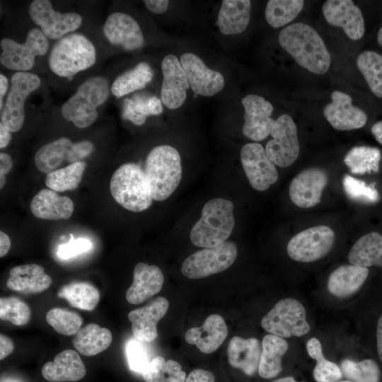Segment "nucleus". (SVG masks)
<instances>
[{
	"instance_id": "1",
	"label": "nucleus",
	"mask_w": 382,
	"mask_h": 382,
	"mask_svg": "<svg viewBox=\"0 0 382 382\" xmlns=\"http://www.w3.org/2000/svg\"><path fill=\"white\" fill-rule=\"evenodd\" d=\"M279 42L301 67L316 74L328 71L330 53L322 37L311 25L303 23L288 25L279 33Z\"/></svg>"
},
{
	"instance_id": "2",
	"label": "nucleus",
	"mask_w": 382,
	"mask_h": 382,
	"mask_svg": "<svg viewBox=\"0 0 382 382\" xmlns=\"http://www.w3.org/2000/svg\"><path fill=\"white\" fill-rule=\"evenodd\" d=\"M144 173L153 199H166L176 190L182 178L178 151L170 145L153 148L146 157Z\"/></svg>"
},
{
	"instance_id": "3",
	"label": "nucleus",
	"mask_w": 382,
	"mask_h": 382,
	"mask_svg": "<svg viewBox=\"0 0 382 382\" xmlns=\"http://www.w3.org/2000/svg\"><path fill=\"white\" fill-rule=\"evenodd\" d=\"M233 204L227 199L214 198L204 205L200 219L190 231L192 244L204 248L224 243L235 224Z\"/></svg>"
},
{
	"instance_id": "4",
	"label": "nucleus",
	"mask_w": 382,
	"mask_h": 382,
	"mask_svg": "<svg viewBox=\"0 0 382 382\" xmlns=\"http://www.w3.org/2000/svg\"><path fill=\"white\" fill-rule=\"evenodd\" d=\"M110 91L111 87L105 77L88 78L62 105V117L79 128L89 127L97 120V108L108 100Z\"/></svg>"
},
{
	"instance_id": "5",
	"label": "nucleus",
	"mask_w": 382,
	"mask_h": 382,
	"mask_svg": "<svg viewBox=\"0 0 382 382\" xmlns=\"http://www.w3.org/2000/svg\"><path fill=\"white\" fill-rule=\"evenodd\" d=\"M96 61L94 45L80 33H70L58 40L48 58L51 71L59 76L66 78L90 68Z\"/></svg>"
},
{
	"instance_id": "6",
	"label": "nucleus",
	"mask_w": 382,
	"mask_h": 382,
	"mask_svg": "<svg viewBox=\"0 0 382 382\" xmlns=\"http://www.w3.org/2000/svg\"><path fill=\"white\" fill-rule=\"evenodd\" d=\"M110 190L116 202L131 212L144 211L152 204L144 170L136 163H125L115 171L110 179Z\"/></svg>"
},
{
	"instance_id": "7",
	"label": "nucleus",
	"mask_w": 382,
	"mask_h": 382,
	"mask_svg": "<svg viewBox=\"0 0 382 382\" xmlns=\"http://www.w3.org/2000/svg\"><path fill=\"white\" fill-rule=\"evenodd\" d=\"M261 326L270 334L282 338L301 337L310 330L306 310L297 299L279 301L261 320Z\"/></svg>"
},
{
	"instance_id": "8",
	"label": "nucleus",
	"mask_w": 382,
	"mask_h": 382,
	"mask_svg": "<svg viewBox=\"0 0 382 382\" xmlns=\"http://www.w3.org/2000/svg\"><path fill=\"white\" fill-rule=\"evenodd\" d=\"M1 53L0 62L6 68L26 71L31 69L37 56L45 54L49 49L47 37L40 29H30L23 43L4 37L0 42Z\"/></svg>"
},
{
	"instance_id": "9",
	"label": "nucleus",
	"mask_w": 382,
	"mask_h": 382,
	"mask_svg": "<svg viewBox=\"0 0 382 382\" xmlns=\"http://www.w3.org/2000/svg\"><path fill=\"white\" fill-rule=\"evenodd\" d=\"M238 250L235 243L225 241L216 247L204 248L188 256L183 262L181 272L189 279H201L230 267L235 262Z\"/></svg>"
},
{
	"instance_id": "10",
	"label": "nucleus",
	"mask_w": 382,
	"mask_h": 382,
	"mask_svg": "<svg viewBox=\"0 0 382 382\" xmlns=\"http://www.w3.org/2000/svg\"><path fill=\"white\" fill-rule=\"evenodd\" d=\"M38 76L28 71H17L11 79L6 100L1 110V123L10 132H16L25 120V102L29 95L40 86Z\"/></svg>"
},
{
	"instance_id": "11",
	"label": "nucleus",
	"mask_w": 382,
	"mask_h": 382,
	"mask_svg": "<svg viewBox=\"0 0 382 382\" xmlns=\"http://www.w3.org/2000/svg\"><path fill=\"white\" fill-rule=\"evenodd\" d=\"M335 241V233L328 226L319 225L305 229L294 236L286 247L294 260L312 262L325 256Z\"/></svg>"
},
{
	"instance_id": "12",
	"label": "nucleus",
	"mask_w": 382,
	"mask_h": 382,
	"mask_svg": "<svg viewBox=\"0 0 382 382\" xmlns=\"http://www.w3.org/2000/svg\"><path fill=\"white\" fill-rule=\"evenodd\" d=\"M270 134L273 139L265 146L270 160L281 168L292 165L300 150L297 127L292 117L287 114L280 115L274 120Z\"/></svg>"
},
{
	"instance_id": "13",
	"label": "nucleus",
	"mask_w": 382,
	"mask_h": 382,
	"mask_svg": "<svg viewBox=\"0 0 382 382\" xmlns=\"http://www.w3.org/2000/svg\"><path fill=\"white\" fill-rule=\"evenodd\" d=\"M28 12L31 20L51 40H59L70 34L77 30L82 23V17L79 13L57 12L48 0L33 1Z\"/></svg>"
},
{
	"instance_id": "14",
	"label": "nucleus",
	"mask_w": 382,
	"mask_h": 382,
	"mask_svg": "<svg viewBox=\"0 0 382 382\" xmlns=\"http://www.w3.org/2000/svg\"><path fill=\"white\" fill-rule=\"evenodd\" d=\"M241 161L246 177L255 190L265 191L277 181L275 165L260 144H245L241 150Z\"/></svg>"
},
{
	"instance_id": "15",
	"label": "nucleus",
	"mask_w": 382,
	"mask_h": 382,
	"mask_svg": "<svg viewBox=\"0 0 382 382\" xmlns=\"http://www.w3.org/2000/svg\"><path fill=\"white\" fill-rule=\"evenodd\" d=\"M245 109L244 136L255 141H260L270 134L274 120L271 118L274 110L272 105L263 97L249 94L241 100Z\"/></svg>"
},
{
	"instance_id": "16",
	"label": "nucleus",
	"mask_w": 382,
	"mask_h": 382,
	"mask_svg": "<svg viewBox=\"0 0 382 382\" xmlns=\"http://www.w3.org/2000/svg\"><path fill=\"white\" fill-rule=\"evenodd\" d=\"M180 62L187 81L195 95L212 96L224 87L222 74L209 69L203 61L193 53H184Z\"/></svg>"
},
{
	"instance_id": "17",
	"label": "nucleus",
	"mask_w": 382,
	"mask_h": 382,
	"mask_svg": "<svg viewBox=\"0 0 382 382\" xmlns=\"http://www.w3.org/2000/svg\"><path fill=\"white\" fill-rule=\"evenodd\" d=\"M328 180L327 173L318 168L305 169L296 175L289 185L292 202L301 208H311L321 201L323 191Z\"/></svg>"
},
{
	"instance_id": "18",
	"label": "nucleus",
	"mask_w": 382,
	"mask_h": 382,
	"mask_svg": "<svg viewBox=\"0 0 382 382\" xmlns=\"http://www.w3.org/2000/svg\"><path fill=\"white\" fill-rule=\"evenodd\" d=\"M163 81L161 101L169 109H177L185 101L190 85L179 59L174 54L166 55L161 62Z\"/></svg>"
},
{
	"instance_id": "19",
	"label": "nucleus",
	"mask_w": 382,
	"mask_h": 382,
	"mask_svg": "<svg viewBox=\"0 0 382 382\" xmlns=\"http://www.w3.org/2000/svg\"><path fill=\"white\" fill-rule=\"evenodd\" d=\"M326 21L340 27L353 40L362 37L365 31L364 21L360 8L351 0H328L322 8Z\"/></svg>"
},
{
	"instance_id": "20",
	"label": "nucleus",
	"mask_w": 382,
	"mask_h": 382,
	"mask_svg": "<svg viewBox=\"0 0 382 382\" xmlns=\"http://www.w3.org/2000/svg\"><path fill=\"white\" fill-rule=\"evenodd\" d=\"M331 103L323 109V114L330 125L337 130H352L364 127L366 114L352 103L347 93L335 91L331 93Z\"/></svg>"
},
{
	"instance_id": "21",
	"label": "nucleus",
	"mask_w": 382,
	"mask_h": 382,
	"mask_svg": "<svg viewBox=\"0 0 382 382\" xmlns=\"http://www.w3.org/2000/svg\"><path fill=\"white\" fill-rule=\"evenodd\" d=\"M168 307V299L158 296L144 306L130 311L128 319L134 338L143 342L154 341L158 336L157 323L166 315Z\"/></svg>"
},
{
	"instance_id": "22",
	"label": "nucleus",
	"mask_w": 382,
	"mask_h": 382,
	"mask_svg": "<svg viewBox=\"0 0 382 382\" xmlns=\"http://www.w3.org/2000/svg\"><path fill=\"white\" fill-rule=\"evenodd\" d=\"M103 33L112 45L120 46L127 51L138 50L144 42L139 24L125 13L110 14L105 21Z\"/></svg>"
},
{
	"instance_id": "23",
	"label": "nucleus",
	"mask_w": 382,
	"mask_h": 382,
	"mask_svg": "<svg viewBox=\"0 0 382 382\" xmlns=\"http://www.w3.org/2000/svg\"><path fill=\"white\" fill-rule=\"evenodd\" d=\"M164 281L161 269L144 262L137 263L133 272V282L126 292V299L132 304H140L158 293Z\"/></svg>"
},
{
	"instance_id": "24",
	"label": "nucleus",
	"mask_w": 382,
	"mask_h": 382,
	"mask_svg": "<svg viewBox=\"0 0 382 382\" xmlns=\"http://www.w3.org/2000/svg\"><path fill=\"white\" fill-rule=\"evenodd\" d=\"M227 335L228 328L224 319L219 315L213 314L206 318L201 327L187 330L185 339L202 353L211 354L222 345Z\"/></svg>"
},
{
	"instance_id": "25",
	"label": "nucleus",
	"mask_w": 382,
	"mask_h": 382,
	"mask_svg": "<svg viewBox=\"0 0 382 382\" xmlns=\"http://www.w3.org/2000/svg\"><path fill=\"white\" fill-rule=\"evenodd\" d=\"M41 371L44 378L50 382L77 381L86 374L80 356L73 349H65L59 353L53 361L42 366Z\"/></svg>"
},
{
	"instance_id": "26",
	"label": "nucleus",
	"mask_w": 382,
	"mask_h": 382,
	"mask_svg": "<svg viewBox=\"0 0 382 382\" xmlns=\"http://www.w3.org/2000/svg\"><path fill=\"white\" fill-rule=\"evenodd\" d=\"M52 278L37 264L18 265L9 272L6 281L8 289L25 294H37L47 289Z\"/></svg>"
},
{
	"instance_id": "27",
	"label": "nucleus",
	"mask_w": 382,
	"mask_h": 382,
	"mask_svg": "<svg viewBox=\"0 0 382 382\" xmlns=\"http://www.w3.org/2000/svg\"><path fill=\"white\" fill-rule=\"evenodd\" d=\"M262 345L255 337H233L228 345V364L247 376H253L258 369Z\"/></svg>"
},
{
	"instance_id": "28",
	"label": "nucleus",
	"mask_w": 382,
	"mask_h": 382,
	"mask_svg": "<svg viewBox=\"0 0 382 382\" xmlns=\"http://www.w3.org/2000/svg\"><path fill=\"white\" fill-rule=\"evenodd\" d=\"M30 211L40 219H68L73 214L74 203L68 197L60 196L49 188L42 189L31 200Z\"/></svg>"
},
{
	"instance_id": "29",
	"label": "nucleus",
	"mask_w": 382,
	"mask_h": 382,
	"mask_svg": "<svg viewBox=\"0 0 382 382\" xmlns=\"http://www.w3.org/2000/svg\"><path fill=\"white\" fill-rule=\"evenodd\" d=\"M369 275L365 267L345 265L333 270L328 280V290L335 297L345 299L355 294L362 286Z\"/></svg>"
},
{
	"instance_id": "30",
	"label": "nucleus",
	"mask_w": 382,
	"mask_h": 382,
	"mask_svg": "<svg viewBox=\"0 0 382 382\" xmlns=\"http://www.w3.org/2000/svg\"><path fill=\"white\" fill-rule=\"evenodd\" d=\"M249 0H224L218 14V26L224 35L242 33L247 28L250 16Z\"/></svg>"
},
{
	"instance_id": "31",
	"label": "nucleus",
	"mask_w": 382,
	"mask_h": 382,
	"mask_svg": "<svg viewBox=\"0 0 382 382\" xmlns=\"http://www.w3.org/2000/svg\"><path fill=\"white\" fill-rule=\"evenodd\" d=\"M289 347L287 342L272 334L266 335L262 341V352L258 374L264 378H272L282 371V358Z\"/></svg>"
},
{
	"instance_id": "32",
	"label": "nucleus",
	"mask_w": 382,
	"mask_h": 382,
	"mask_svg": "<svg viewBox=\"0 0 382 382\" xmlns=\"http://www.w3.org/2000/svg\"><path fill=\"white\" fill-rule=\"evenodd\" d=\"M112 340L110 330L90 323L79 330L72 339V344L81 354L91 357L105 350Z\"/></svg>"
},
{
	"instance_id": "33",
	"label": "nucleus",
	"mask_w": 382,
	"mask_h": 382,
	"mask_svg": "<svg viewBox=\"0 0 382 382\" xmlns=\"http://www.w3.org/2000/svg\"><path fill=\"white\" fill-rule=\"evenodd\" d=\"M348 260L352 265L367 268L382 267V235L371 232L359 238L350 249Z\"/></svg>"
},
{
	"instance_id": "34",
	"label": "nucleus",
	"mask_w": 382,
	"mask_h": 382,
	"mask_svg": "<svg viewBox=\"0 0 382 382\" xmlns=\"http://www.w3.org/2000/svg\"><path fill=\"white\" fill-rule=\"evenodd\" d=\"M74 143L68 138L62 137L41 146L35 153V165L44 173L57 169L69 156Z\"/></svg>"
},
{
	"instance_id": "35",
	"label": "nucleus",
	"mask_w": 382,
	"mask_h": 382,
	"mask_svg": "<svg viewBox=\"0 0 382 382\" xmlns=\"http://www.w3.org/2000/svg\"><path fill=\"white\" fill-rule=\"evenodd\" d=\"M154 72L145 62L117 76L111 86V93L117 98L144 88L153 79Z\"/></svg>"
},
{
	"instance_id": "36",
	"label": "nucleus",
	"mask_w": 382,
	"mask_h": 382,
	"mask_svg": "<svg viewBox=\"0 0 382 382\" xmlns=\"http://www.w3.org/2000/svg\"><path fill=\"white\" fill-rule=\"evenodd\" d=\"M57 296L66 300L71 306L93 311L100 300V292L93 284L86 282H74L62 286Z\"/></svg>"
},
{
	"instance_id": "37",
	"label": "nucleus",
	"mask_w": 382,
	"mask_h": 382,
	"mask_svg": "<svg viewBox=\"0 0 382 382\" xmlns=\"http://www.w3.org/2000/svg\"><path fill=\"white\" fill-rule=\"evenodd\" d=\"M162 112L161 100L158 98L136 95L132 99L127 98L123 100L122 117L139 126L144 124L147 117Z\"/></svg>"
},
{
	"instance_id": "38",
	"label": "nucleus",
	"mask_w": 382,
	"mask_h": 382,
	"mask_svg": "<svg viewBox=\"0 0 382 382\" xmlns=\"http://www.w3.org/2000/svg\"><path fill=\"white\" fill-rule=\"evenodd\" d=\"M381 154L379 149L366 146L352 148L344 158V163L355 175L377 173Z\"/></svg>"
},
{
	"instance_id": "39",
	"label": "nucleus",
	"mask_w": 382,
	"mask_h": 382,
	"mask_svg": "<svg viewBox=\"0 0 382 382\" xmlns=\"http://www.w3.org/2000/svg\"><path fill=\"white\" fill-rule=\"evenodd\" d=\"M145 382H185L186 375L175 360L155 357L141 374Z\"/></svg>"
},
{
	"instance_id": "40",
	"label": "nucleus",
	"mask_w": 382,
	"mask_h": 382,
	"mask_svg": "<svg viewBox=\"0 0 382 382\" xmlns=\"http://www.w3.org/2000/svg\"><path fill=\"white\" fill-rule=\"evenodd\" d=\"M86 166V163L81 161L58 168L47 174L45 184L55 192L75 190L81 181Z\"/></svg>"
},
{
	"instance_id": "41",
	"label": "nucleus",
	"mask_w": 382,
	"mask_h": 382,
	"mask_svg": "<svg viewBox=\"0 0 382 382\" xmlns=\"http://www.w3.org/2000/svg\"><path fill=\"white\" fill-rule=\"evenodd\" d=\"M306 350L308 355L316 361L313 378L317 382H336L342 378L341 369L335 363L326 359L320 342L317 338L312 337L307 341Z\"/></svg>"
},
{
	"instance_id": "42",
	"label": "nucleus",
	"mask_w": 382,
	"mask_h": 382,
	"mask_svg": "<svg viewBox=\"0 0 382 382\" xmlns=\"http://www.w3.org/2000/svg\"><path fill=\"white\" fill-rule=\"evenodd\" d=\"M303 6V0H270L265 11V19L270 26L280 28L293 21Z\"/></svg>"
},
{
	"instance_id": "43",
	"label": "nucleus",
	"mask_w": 382,
	"mask_h": 382,
	"mask_svg": "<svg viewBox=\"0 0 382 382\" xmlns=\"http://www.w3.org/2000/svg\"><path fill=\"white\" fill-rule=\"evenodd\" d=\"M357 65L371 92L382 98V55L371 50L364 51L358 56Z\"/></svg>"
},
{
	"instance_id": "44",
	"label": "nucleus",
	"mask_w": 382,
	"mask_h": 382,
	"mask_svg": "<svg viewBox=\"0 0 382 382\" xmlns=\"http://www.w3.org/2000/svg\"><path fill=\"white\" fill-rule=\"evenodd\" d=\"M345 377L352 382H379L381 372L376 362L371 359L360 361L345 359L341 362Z\"/></svg>"
},
{
	"instance_id": "45",
	"label": "nucleus",
	"mask_w": 382,
	"mask_h": 382,
	"mask_svg": "<svg viewBox=\"0 0 382 382\" xmlns=\"http://www.w3.org/2000/svg\"><path fill=\"white\" fill-rule=\"evenodd\" d=\"M46 320L57 332L64 335L76 334L83 323V319L78 313L62 308H54L48 311Z\"/></svg>"
},
{
	"instance_id": "46",
	"label": "nucleus",
	"mask_w": 382,
	"mask_h": 382,
	"mask_svg": "<svg viewBox=\"0 0 382 382\" xmlns=\"http://www.w3.org/2000/svg\"><path fill=\"white\" fill-rule=\"evenodd\" d=\"M31 318V309L23 300L15 296L0 299V319L14 325L22 326Z\"/></svg>"
},
{
	"instance_id": "47",
	"label": "nucleus",
	"mask_w": 382,
	"mask_h": 382,
	"mask_svg": "<svg viewBox=\"0 0 382 382\" xmlns=\"http://www.w3.org/2000/svg\"><path fill=\"white\" fill-rule=\"evenodd\" d=\"M342 186L347 197L353 201L374 204L380 199V195L374 185H367L365 182L345 175L342 178Z\"/></svg>"
},
{
	"instance_id": "48",
	"label": "nucleus",
	"mask_w": 382,
	"mask_h": 382,
	"mask_svg": "<svg viewBox=\"0 0 382 382\" xmlns=\"http://www.w3.org/2000/svg\"><path fill=\"white\" fill-rule=\"evenodd\" d=\"M146 342L137 339H131L126 345V354L129 366L131 370L141 373L151 361L149 359Z\"/></svg>"
},
{
	"instance_id": "49",
	"label": "nucleus",
	"mask_w": 382,
	"mask_h": 382,
	"mask_svg": "<svg viewBox=\"0 0 382 382\" xmlns=\"http://www.w3.org/2000/svg\"><path fill=\"white\" fill-rule=\"evenodd\" d=\"M91 246L92 244L88 239H71L68 243L59 247L57 255L61 259H69L88 251Z\"/></svg>"
},
{
	"instance_id": "50",
	"label": "nucleus",
	"mask_w": 382,
	"mask_h": 382,
	"mask_svg": "<svg viewBox=\"0 0 382 382\" xmlns=\"http://www.w3.org/2000/svg\"><path fill=\"white\" fill-rule=\"evenodd\" d=\"M93 150V144L88 140L74 143L67 162L71 164L75 162L81 161V159L88 156Z\"/></svg>"
},
{
	"instance_id": "51",
	"label": "nucleus",
	"mask_w": 382,
	"mask_h": 382,
	"mask_svg": "<svg viewBox=\"0 0 382 382\" xmlns=\"http://www.w3.org/2000/svg\"><path fill=\"white\" fill-rule=\"evenodd\" d=\"M185 382H215V377L209 371L196 369L188 374Z\"/></svg>"
},
{
	"instance_id": "52",
	"label": "nucleus",
	"mask_w": 382,
	"mask_h": 382,
	"mask_svg": "<svg viewBox=\"0 0 382 382\" xmlns=\"http://www.w3.org/2000/svg\"><path fill=\"white\" fill-rule=\"evenodd\" d=\"M144 2L148 10L157 14L164 13L169 4L167 0H146Z\"/></svg>"
},
{
	"instance_id": "53",
	"label": "nucleus",
	"mask_w": 382,
	"mask_h": 382,
	"mask_svg": "<svg viewBox=\"0 0 382 382\" xmlns=\"http://www.w3.org/2000/svg\"><path fill=\"white\" fill-rule=\"evenodd\" d=\"M14 349L13 340L5 335H0V359L3 360Z\"/></svg>"
},
{
	"instance_id": "54",
	"label": "nucleus",
	"mask_w": 382,
	"mask_h": 382,
	"mask_svg": "<svg viewBox=\"0 0 382 382\" xmlns=\"http://www.w3.org/2000/svg\"><path fill=\"white\" fill-rule=\"evenodd\" d=\"M13 166V161L11 156L1 152L0 154V175H4L8 173Z\"/></svg>"
},
{
	"instance_id": "55",
	"label": "nucleus",
	"mask_w": 382,
	"mask_h": 382,
	"mask_svg": "<svg viewBox=\"0 0 382 382\" xmlns=\"http://www.w3.org/2000/svg\"><path fill=\"white\" fill-rule=\"evenodd\" d=\"M376 347L378 357L382 362V314L380 316L377 322Z\"/></svg>"
},
{
	"instance_id": "56",
	"label": "nucleus",
	"mask_w": 382,
	"mask_h": 382,
	"mask_svg": "<svg viewBox=\"0 0 382 382\" xmlns=\"http://www.w3.org/2000/svg\"><path fill=\"white\" fill-rule=\"evenodd\" d=\"M11 247V240L8 236L3 232L0 231V257L5 256Z\"/></svg>"
},
{
	"instance_id": "57",
	"label": "nucleus",
	"mask_w": 382,
	"mask_h": 382,
	"mask_svg": "<svg viewBox=\"0 0 382 382\" xmlns=\"http://www.w3.org/2000/svg\"><path fill=\"white\" fill-rule=\"evenodd\" d=\"M11 137V132L0 122V148L4 149L7 146Z\"/></svg>"
},
{
	"instance_id": "58",
	"label": "nucleus",
	"mask_w": 382,
	"mask_h": 382,
	"mask_svg": "<svg viewBox=\"0 0 382 382\" xmlns=\"http://www.w3.org/2000/svg\"><path fill=\"white\" fill-rule=\"evenodd\" d=\"M8 88V81L4 74H0V110L4 107V98Z\"/></svg>"
},
{
	"instance_id": "59",
	"label": "nucleus",
	"mask_w": 382,
	"mask_h": 382,
	"mask_svg": "<svg viewBox=\"0 0 382 382\" xmlns=\"http://www.w3.org/2000/svg\"><path fill=\"white\" fill-rule=\"evenodd\" d=\"M371 131L376 141L382 145V121L376 122Z\"/></svg>"
},
{
	"instance_id": "60",
	"label": "nucleus",
	"mask_w": 382,
	"mask_h": 382,
	"mask_svg": "<svg viewBox=\"0 0 382 382\" xmlns=\"http://www.w3.org/2000/svg\"><path fill=\"white\" fill-rule=\"evenodd\" d=\"M272 382H297L293 377H284L273 381ZM303 382V381H301Z\"/></svg>"
},
{
	"instance_id": "61",
	"label": "nucleus",
	"mask_w": 382,
	"mask_h": 382,
	"mask_svg": "<svg viewBox=\"0 0 382 382\" xmlns=\"http://www.w3.org/2000/svg\"><path fill=\"white\" fill-rule=\"evenodd\" d=\"M377 41L378 45L382 47V25L378 31Z\"/></svg>"
},
{
	"instance_id": "62",
	"label": "nucleus",
	"mask_w": 382,
	"mask_h": 382,
	"mask_svg": "<svg viewBox=\"0 0 382 382\" xmlns=\"http://www.w3.org/2000/svg\"><path fill=\"white\" fill-rule=\"evenodd\" d=\"M6 183V176L4 175H0V188L2 189Z\"/></svg>"
},
{
	"instance_id": "63",
	"label": "nucleus",
	"mask_w": 382,
	"mask_h": 382,
	"mask_svg": "<svg viewBox=\"0 0 382 382\" xmlns=\"http://www.w3.org/2000/svg\"><path fill=\"white\" fill-rule=\"evenodd\" d=\"M1 382H21L18 379L7 378H1Z\"/></svg>"
},
{
	"instance_id": "64",
	"label": "nucleus",
	"mask_w": 382,
	"mask_h": 382,
	"mask_svg": "<svg viewBox=\"0 0 382 382\" xmlns=\"http://www.w3.org/2000/svg\"><path fill=\"white\" fill-rule=\"evenodd\" d=\"M339 382H352L350 381H347V380H345V381H339Z\"/></svg>"
}]
</instances>
